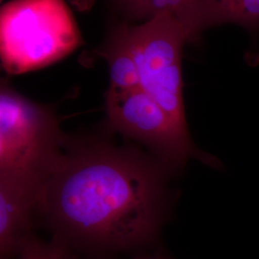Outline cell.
I'll return each instance as SVG.
<instances>
[{
    "mask_svg": "<svg viewBox=\"0 0 259 259\" xmlns=\"http://www.w3.org/2000/svg\"><path fill=\"white\" fill-rule=\"evenodd\" d=\"M103 55L109 64L111 80L109 91L121 93L141 89L138 65L124 29L112 38L111 46Z\"/></svg>",
    "mask_w": 259,
    "mask_h": 259,
    "instance_id": "obj_7",
    "label": "cell"
},
{
    "mask_svg": "<svg viewBox=\"0 0 259 259\" xmlns=\"http://www.w3.org/2000/svg\"><path fill=\"white\" fill-rule=\"evenodd\" d=\"M161 196L160 177L152 166L126 152L93 147L62 156L40 202L69 236L123 249L156 232Z\"/></svg>",
    "mask_w": 259,
    "mask_h": 259,
    "instance_id": "obj_1",
    "label": "cell"
},
{
    "mask_svg": "<svg viewBox=\"0 0 259 259\" xmlns=\"http://www.w3.org/2000/svg\"><path fill=\"white\" fill-rule=\"evenodd\" d=\"M106 110L114 129L148 145L169 165L182 167L190 157L208 161L192 145L188 132L179 128L142 89L121 93L108 91Z\"/></svg>",
    "mask_w": 259,
    "mask_h": 259,
    "instance_id": "obj_5",
    "label": "cell"
},
{
    "mask_svg": "<svg viewBox=\"0 0 259 259\" xmlns=\"http://www.w3.org/2000/svg\"><path fill=\"white\" fill-rule=\"evenodd\" d=\"M71 2L74 4L75 7L83 11L92 7L93 0H71Z\"/></svg>",
    "mask_w": 259,
    "mask_h": 259,
    "instance_id": "obj_13",
    "label": "cell"
},
{
    "mask_svg": "<svg viewBox=\"0 0 259 259\" xmlns=\"http://www.w3.org/2000/svg\"><path fill=\"white\" fill-rule=\"evenodd\" d=\"M181 1L183 3L184 9H185V18H184L183 23L185 25V22H186V19L188 18V15H189L190 11L192 9V7L194 6V4L197 0H181Z\"/></svg>",
    "mask_w": 259,
    "mask_h": 259,
    "instance_id": "obj_12",
    "label": "cell"
},
{
    "mask_svg": "<svg viewBox=\"0 0 259 259\" xmlns=\"http://www.w3.org/2000/svg\"><path fill=\"white\" fill-rule=\"evenodd\" d=\"M130 13L139 19H150L159 13L169 12L184 20L185 9L181 0H120Z\"/></svg>",
    "mask_w": 259,
    "mask_h": 259,
    "instance_id": "obj_9",
    "label": "cell"
},
{
    "mask_svg": "<svg viewBox=\"0 0 259 259\" xmlns=\"http://www.w3.org/2000/svg\"><path fill=\"white\" fill-rule=\"evenodd\" d=\"M124 32L138 65L140 88L179 128L188 132L182 73L183 48L189 41L185 25L175 15L163 12Z\"/></svg>",
    "mask_w": 259,
    "mask_h": 259,
    "instance_id": "obj_4",
    "label": "cell"
},
{
    "mask_svg": "<svg viewBox=\"0 0 259 259\" xmlns=\"http://www.w3.org/2000/svg\"><path fill=\"white\" fill-rule=\"evenodd\" d=\"M138 259H167L162 257V256H158V255H155V256H144V257H139Z\"/></svg>",
    "mask_w": 259,
    "mask_h": 259,
    "instance_id": "obj_14",
    "label": "cell"
},
{
    "mask_svg": "<svg viewBox=\"0 0 259 259\" xmlns=\"http://www.w3.org/2000/svg\"><path fill=\"white\" fill-rule=\"evenodd\" d=\"M17 259H67L59 244H46L28 236L19 246ZM15 254V255H16Z\"/></svg>",
    "mask_w": 259,
    "mask_h": 259,
    "instance_id": "obj_10",
    "label": "cell"
},
{
    "mask_svg": "<svg viewBox=\"0 0 259 259\" xmlns=\"http://www.w3.org/2000/svg\"><path fill=\"white\" fill-rule=\"evenodd\" d=\"M55 116L47 108L1 84L0 176L42 191L62 156Z\"/></svg>",
    "mask_w": 259,
    "mask_h": 259,
    "instance_id": "obj_3",
    "label": "cell"
},
{
    "mask_svg": "<svg viewBox=\"0 0 259 259\" xmlns=\"http://www.w3.org/2000/svg\"><path fill=\"white\" fill-rule=\"evenodd\" d=\"M41 191L18 180L0 176V254L9 259L28 237L30 213Z\"/></svg>",
    "mask_w": 259,
    "mask_h": 259,
    "instance_id": "obj_6",
    "label": "cell"
},
{
    "mask_svg": "<svg viewBox=\"0 0 259 259\" xmlns=\"http://www.w3.org/2000/svg\"><path fill=\"white\" fill-rule=\"evenodd\" d=\"M240 0H197L185 22L189 41L207 28L233 23Z\"/></svg>",
    "mask_w": 259,
    "mask_h": 259,
    "instance_id": "obj_8",
    "label": "cell"
},
{
    "mask_svg": "<svg viewBox=\"0 0 259 259\" xmlns=\"http://www.w3.org/2000/svg\"><path fill=\"white\" fill-rule=\"evenodd\" d=\"M233 23L250 32L259 30V0H240Z\"/></svg>",
    "mask_w": 259,
    "mask_h": 259,
    "instance_id": "obj_11",
    "label": "cell"
},
{
    "mask_svg": "<svg viewBox=\"0 0 259 259\" xmlns=\"http://www.w3.org/2000/svg\"><path fill=\"white\" fill-rule=\"evenodd\" d=\"M1 1H2V0H1Z\"/></svg>",
    "mask_w": 259,
    "mask_h": 259,
    "instance_id": "obj_15",
    "label": "cell"
},
{
    "mask_svg": "<svg viewBox=\"0 0 259 259\" xmlns=\"http://www.w3.org/2000/svg\"><path fill=\"white\" fill-rule=\"evenodd\" d=\"M82 37L65 0H13L0 12V58L11 75L52 65Z\"/></svg>",
    "mask_w": 259,
    "mask_h": 259,
    "instance_id": "obj_2",
    "label": "cell"
}]
</instances>
